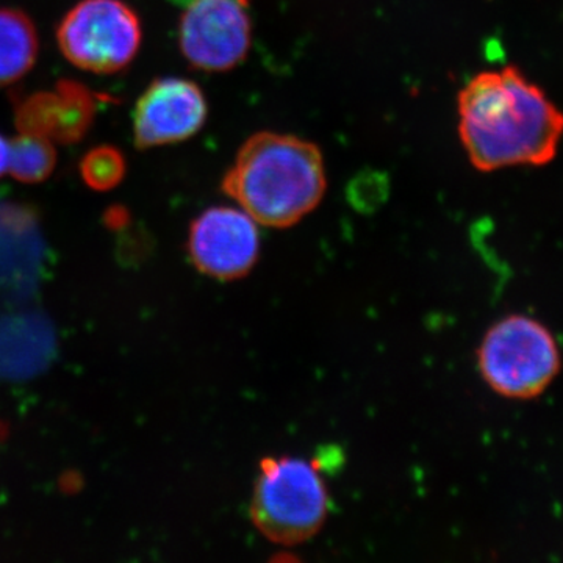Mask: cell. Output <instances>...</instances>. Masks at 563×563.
Segmentation results:
<instances>
[{
  "instance_id": "6da1fadb",
  "label": "cell",
  "mask_w": 563,
  "mask_h": 563,
  "mask_svg": "<svg viewBox=\"0 0 563 563\" xmlns=\"http://www.w3.org/2000/svg\"><path fill=\"white\" fill-rule=\"evenodd\" d=\"M459 133L479 172L553 162L563 113L515 66L485 70L459 92Z\"/></svg>"
},
{
  "instance_id": "7a4b0ae2",
  "label": "cell",
  "mask_w": 563,
  "mask_h": 563,
  "mask_svg": "<svg viewBox=\"0 0 563 563\" xmlns=\"http://www.w3.org/2000/svg\"><path fill=\"white\" fill-rule=\"evenodd\" d=\"M222 191L257 224L291 228L324 196L320 147L287 133H255L240 147Z\"/></svg>"
},
{
  "instance_id": "3957f363",
  "label": "cell",
  "mask_w": 563,
  "mask_h": 563,
  "mask_svg": "<svg viewBox=\"0 0 563 563\" xmlns=\"http://www.w3.org/2000/svg\"><path fill=\"white\" fill-rule=\"evenodd\" d=\"M328 512V488L313 463L296 457L262 461L251 520L263 537L285 547L307 542L320 532Z\"/></svg>"
},
{
  "instance_id": "277c9868",
  "label": "cell",
  "mask_w": 563,
  "mask_h": 563,
  "mask_svg": "<svg viewBox=\"0 0 563 563\" xmlns=\"http://www.w3.org/2000/svg\"><path fill=\"white\" fill-rule=\"evenodd\" d=\"M477 365L493 391L509 399L542 395L561 372V352L542 322L509 314L488 329Z\"/></svg>"
},
{
  "instance_id": "5b68a950",
  "label": "cell",
  "mask_w": 563,
  "mask_h": 563,
  "mask_svg": "<svg viewBox=\"0 0 563 563\" xmlns=\"http://www.w3.org/2000/svg\"><path fill=\"white\" fill-rule=\"evenodd\" d=\"M57 38L63 55L77 68L113 74L135 58L141 25L121 0H81L62 21Z\"/></svg>"
},
{
  "instance_id": "8992f818",
  "label": "cell",
  "mask_w": 563,
  "mask_h": 563,
  "mask_svg": "<svg viewBox=\"0 0 563 563\" xmlns=\"http://www.w3.org/2000/svg\"><path fill=\"white\" fill-rule=\"evenodd\" d=\"M242 0H192L180 20L179 43L195 68L229 70L244 62L252 25Z\"/></svg>"
},
{
  "instance_id": "52a82bcc",
  "label": "cell",
  "mask_w": 563,
  "mask_h": 563,
  "mask_svg": "<svg viewBox=\"0 0 563 563\" xmlns=\"http://www.w3.org/2000/svg\"><path fill=\"white\" fill-rule=\"evenodd\" d=\"M190 255L207 276L236 280L247 276L261 255L258 224L246 211L211 207L192 222Z\"/></svg>"
},
{
  "instance_id": "ba28073f",
  "label": "cell",
  "mask_w": 563,
  "mask_h": 563,
  "mask_svg": "<svg viewBox=\"0 0 563 563\" xmlns=\"http://www.w3.org/2000/svg\"><path fill=\"white\" fill-rule=\"evenodd\" d=\"M207 113L206 96L195 81L155 80L136 103V146L147 150L191 139L201 131Z\"/></svg>"
},
{
  "instance_id": "9c48e42d",
  "label": "cell",
  "mask_w": 563,
  "mask_h": 563,
  "mask_svg": "<svg viewBox=\"0 0 563 563\" xmlns=\"http://www.w3.org/2000/svg\"><path fill=\"white\" fill-rule=\"evenodd\" d=\"M98 102L99 96L85 85L62 80L54 90L33 92L14 103V121L25 135L51 143H76L90 129Z\"/></svg>"
},
{
  "instance_id": "30bf717a",
  "label": "cell",
  "mask_w": 563,
  "mask_h": 563,
  "mask_svg": "<svg viewBox=\"0 0 563 563\" xmlns=\"http://www.w3.org/2000/svg\"><path fill=\"white\" fill-rule=\"evenodd\" d=\"M38 35L27 14L0 10V88L14 84L35 65Z\"/></svg>"
},
{
  "instance_id": "8fae6325",
  "label": "cell",
  "mask_w": 563,
  "mask_h": 563,
  "mask_svg": "<svg viewBox=\"0 0 563 563\" xmlns=\"http://www.w3.org/2000/svg\"><path fill=\"white\" fill-rule=\"evenodd\" d=\"M57 154L54 143L41 136L21 133L10 143L9 172L14 179L36 184L54 172Z\"/></svg>"
},
{
  "instance_id": "7c38bea8",
  "label": "cell",
  "mask_w": 563,
  "mask_h": 563,
  "mask_svg": "<svg viewBox=\"0 0 563 563\" xmlns=\"http://www.w3.org/2000/svg\"><path fill=\"white\" fill-rule=\"evenodd\" d=\"M80 174L92 190H111L125 176L124 155L111 146L95 147L81 158Z\"/></svg>"
},
{
  "instance_id": "4fadbf2b",
  "label": "cell",
  "mask_w": 563,
  "mask_h": 563,
  "mask_svg": "<svg viewBox=\"0 0 563 563\" xmlns=\"http://www.w3.org/2000/svg\"><path fill=\"white\" fill-rule=\"evenodd\" d=\"M10 143L0 135V177L9 172Z\"/></svg>"
},
{
  "instance_id": "5bb4252c",
  "label": "cell",
  "mask_w": 563,
  "mask_h": 563,
  "mask_svg": "<svg viewBox=\"0 0 563 563\" xmlns=\"http://www.w3.org/2000/svg\"><path fill=\"white\" fill-rule=\"evenodd\" d=\"M243 3H247V0H242Z\"/></svg>"
}]
</instances>
